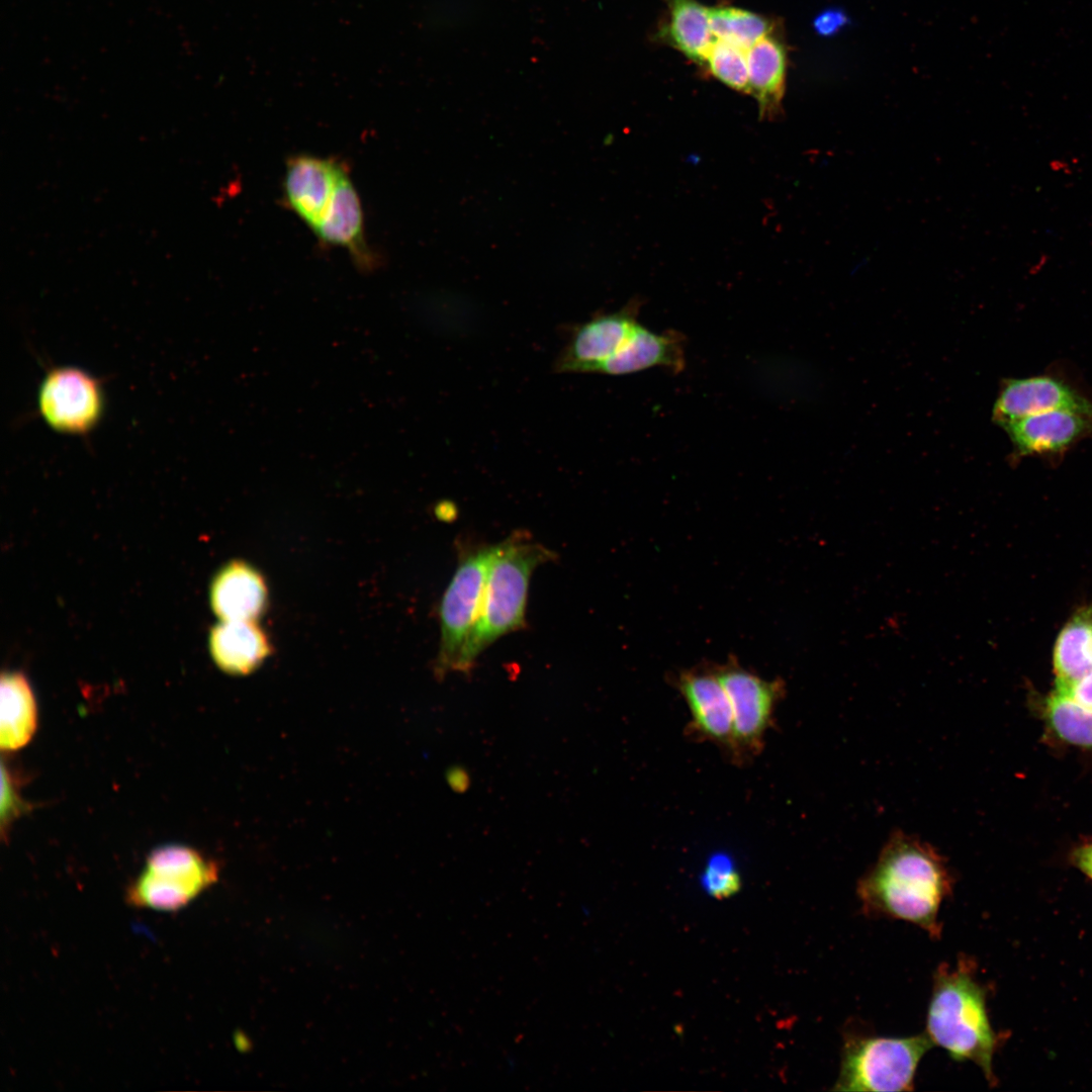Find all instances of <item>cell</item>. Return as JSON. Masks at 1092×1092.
Listing matches in <instances>:
<instances>
[{
  "mask_svg": "<svg viewBox=\"0 0 1092 1092\" xmlns=\"http://www.w3.org/2000/svg\"><path fill=\"white\" fill-rule=\"evenodd\" d=\"M952 886L953 877L935 848L896 832L859 880L857 896L868 914L911 922L938 938L939 908Z\"/></svg>",
  "mask_w": 1092,
  "mask_h": 1092,
  "instance_id": "obj_1",
  "label": "cell"
},
{
  "mask_svg": "<svg viewBox=\"0 0 1092 1092\" xmlns=\"http://www.w3.org/2000/svg\"><path fill=\"white\" fill-rule=\"evenodd\" d=\"M556 555L525 532L492 546L479 614L460 655L456 671L468 674L478 656L494 641L525 626L530 578Z\"/></svg>",
  "mask_w": 1092,
  "mask_h": 1092,
  "instance_id": "obj_2",
  "label": "cell"
},
{
  "mask_svg": "<svg viewBox=\"0 0 1092 1092\" xmlns=\"http://www.w3.org/2000/svg\"><path fill=\"white\" fill-rule=\"evenodd\" d=\"M925 1033L953 1061L978 1065L994 1084L992 1060L998 1039L988 1016L986 990L969 961L961 959L953 968L942 964L936 970Z\"/></svg>",
  "mask_w": 1092,
  "mask_h": 1092,
  "instance_id": "obj_3",
  "label": "cell"
},
{
  "mask_svg": "<svg viewBox=\"0 0 1092 1092\" xmlns=\"http://www.w3.org/2000/svg\"><path fill=\"white\" fill-rule=\"evenodd\" d=\"M933 1043L909 1037L849 1036L842 1048L835 1091H911L919 1062Z\"/></svg>",
  "mask_w": 1092,
  "mask_h": 1092,
  "instance_id": "obj_4",
  "label": "cell"
},
{
  "mask_svg": "<svg viewBox=\"0 0 1092 1092\" xmlns=\"http://www.w3.org/2000/svg\"><path fill=\"white\" fill-rule=\"evenodd\" d=\"M216 863L197 850L169 844L156 848L126 891L129 905L174 911L216 882Z\"/></svg>",
  "mask_w": 1092,
  "mask_h": 1092,
  "instance_id": "obj_5",
  "label": "cell"
},
{
  "mask_svg": "<svg viewBox=\"0 0 1092 1092\" xmlns=\"http://www.w3.org/2000/svg\"><path fill=\"white\" fill-rule=\"evenodd\" d=\"M105 407L102 379L72 365L46 370L37 388L36 410L51 430L87 438L102 422Z\"/></svg>",
  "mask_w": 1092,
  "mask_h": 1092,
  "instance_id": "obj_6",
  "label": "cell"
},
{
  "mask_svg": "<svg viewBox=\"0 0 1092 1092\" xmlns=\"http://www.w3.org/2000/svg\"><path fill=\"white\" fill-rule=\"evenodd\" d=\"M491 553L492 546L466 551L443 595L439 610L441 640L434 668L439 679L456 671L479 614Z\"/></svg>",
  "mask_w": 1092,
  "mask_h": 1092,
  "instance_id": "obj_7",
  "label": "cell"
},
{
  "mask_svg": "<svg viewBox=\"0 0 1092 1092\" xmlns=\"http://www.w3.org/2000/svg\"><path fill=\"white\" fill-rule=\"evenodd\" d=\"M714 671L730 702L735 763L740 764L762 751L765 735L775 721L777 705L785 696V681L764 679L736 661L719 665Z\"/></svg>",
  "mask_w": 1092,
  "mask_h": 1092,
  "instance_id": "obj_8",
  "label": "cell"
},
{
  "mask_svg": "<svg viewBox=\"0 0 1092 1092\" xmlns=\"http://www.w3.org/2000/svg\"><path fill=\"white\" fill-rule=\"evenodd\" d=\"M1012 444V456L1059 461L1070 449L1092 436V410L1064 408L1030 415L1002 427Z\"/></svg>",
  "mask_w": 1092,
  "mask_h": 1092,
  "instance_id": "obj_9",
  "label": "cell"
},
{
  "mask_svg": "<svg viewBox=\"0 0 1092 1092\" xmlns=\"http://www.w3.org/2000/svg\"><path fill=\"white\" fill-rule=\"evenodd\" d=\"M675 687L690 711L688 736L712 742L735 763L731 706L714 669L681 671L675 679Z\"/></svg>",
  "mask_w": 1092,
  "mask_h": 1092,
  "instance_id": "obj_10",
  "label": "cell"
},
{
  "mask_svg": "<svg viewBox=\"0 0 1092 1092\" xmlns=\"http://www.w3.org/2000/svg\"><path fill=\"white\" fill-rule=\"evenodd\" d=\"M1092 410V398L1058 372L1008 378L1002 382L992 419L1000 427L1039 413Z\"/></svg>",
  "mask_w": 1092,
  "mask_h": 1092,
  "instance_id": "obj_11",
  "label": "cell"
},
{
  "mask_svg": "<svg viewBox=\"0 0 1092 1092\" xmlns=\"http://www.w3.org/2000/svg\"><path fill=\"white\" fill-rule=\"evenodd\" d=\"M639 305L597 315L577 327L555 362L557 372H596L626 341L637 323Z\"/></svg>",
  "mask_w": 1092,
  "mask_h": 1092,
  "instance_id": "obj_12",
  "label": "cell"
},
{
  "mask_svg": "<svg viewBox=\"0 0 1092 1092\" xmlns=\"http://www.w3.org/2000/svg\"><path fill=\"white\" fill-rule=\"evenodd\" d=\"M343 168L333 159L308 154L295 155L286 161L285 202L311 231L321 221Z\"/></svg>",
  "mask_w": 1092,
  "mask_h": 1092,
  "instance_id": "obj_13",
  "label": "cell"
},
{
  "mask_svg": "<svg viewBox=\"0 0 1092 1092\" xmlns=\"http://www.w3.org/2000/svg\"><path fill=\"white\" fill-rule=\"evenodd\" d=\"M325 244L344 248L363 270H371L377 261L364 234V216L357 190L343 168L330 203L312 231Z\"/></svg>",
  "mask_w": 1092,
  "mask_h": 1092,
  "instance_id": "obj_14",
  "label": "cell"
},
{
  "mask_svg": "<svg viewBox=\"0 0 1092 1092\" xmlns=\"http://www.w3.org/2000/svg\"><path fill=\"white\" fill-rule=\"evenodd\" d=\"M685 336L675 331L654 333L637 324L623 345L596 372L625 375L660 366L680 372L685 365Z\"/></svg>",
  "mask_w": 1092,
  "mask_h": 1092,
  "instance_id": "obj_15",
  "label": "cell"
},
{
  "mask_svg": "<svg viewBox=\"0 0 1092 1092\" xmlns=\"http://www.w3.org/2000/svg\"><path fill=\"white\" fill-rule=\"evenodd\" d=\"M263 575L249 563L236 560L222 566L210 584V605L220 621H256L267 607Z\"/></svg>",
  "mask_w": 1092,
  "mask_h": 1092,
  "instance_id": "obj_16",
  "label": "cell"
},
{
  "mask_svg": "<svg viewBox=\"0 0 1092 1092\" xmlns=\"http://www.w3.org/2000/svg\"><path fill=\"white\" fill-rule=\"evenodd\" d=\"M209 650L219 669L245 675L266 660L271 646L256 621H220L210 631Z\"/></svg>",
  "mask_w": 1092,
  "mask_h": 1092,
  "instance_id": "obj_17",
  "label": "cell"
},
{
  "mask_svg": "<svg viewBox=\"0 0 1092 1092\" xmlns=\"http://www.w3.org/2000/svg\"><path fill=\"white\" fill-rule=\"evenodd\" d=\"M749 93L757 100L761 117L781 109L786 89L787 54L784 43L766 35L747 52Z\"/></svg>",
  "mask_w": 1092,
  "mask_h": 1092,
  "instance_id": "obj_18",
  "label": "cell"
},
{
  "mask_svg": "<svg viewBox=\"0 0 1092 1092\" xmlns=\"http://www.w3.org/2000/svg\"><path fill=\"white\" fill-rule=\"evenodd\" d=\"M0 745L13 751L25 746L37 727V709L32 689L21 672L1 676Z\"/></svg>",
  "mask_w": 1092,
  "mask_h": 1092,
  "instance_id": "obj_19",
  "label": "cell"
},
{
  "mask_svg": "<svg viewBox=\"0 0 1092 1092\" xmlns=\"http://www.w3.org/2000/svg\"><path fill=\"white\" fill-rule=\"evenodd\" d=\"M1055 690L1092 671V607L1082 608L1062 628L1053 651Z\"/></svg>",
  "mask_w": 1092,
  "mask_h": 1092,
  "instance_id": "obj_20",
  "label": "cell"
},
{
  "mask_svg": "<svg viewBox=\"0 0 1092 1092\" xmlns=\"http://www.w3.org/2000/svg\"><path fill=\"white\" fill-rule=\"evenodd\" d=\"M1035 704L1045 731L1054 739L1062 744L1092 748V709L1055 690Z\"/></svg>",
  "mask_w": 1092,
  "mask_h": 1092,
  "instance_id": "obj_21",
  "label": "cell"
},
{
  "mask_svg": "<svg viewBox=\"0 0 1092 1092\" xmlns=\"http://www.w3.org/2000/svg\"><path fill=\"white\" fill-rule=\"evenodd\" d=\"M669 18L667 39L687 57L703 62L715 37L710 25V9L697 0H665Z\"/></svg>",
  "mask_w": 1092,
  "mask_h": 1092,
  "instance_id": "obj_22",
  "label": "cell"
},
{
  "mask_svg": "<svg viewBox=\"0 0 1092 1092\" xmlns=\"http://www.w3.org/2000/svg\"><path fill=\"white\" fill-rule=\"evenodd\" d=\"M710 25L715 39L744 51H748L771 31V24L766 18L733 7L710 9Z\"/></svg>",
  "mask_w": 1092,
  "mask_h": 1092,
  "instance_id": "obj_23",
  "label": "cell"
},
{
  "mask_svg": "<svg viewBox=\"0 0 1092 1092\" xmlns=\"http://www.w3.org/2000/svg\"><path fill=\"white\" fill-rule=\"evenodd\" d=\"M747 51L715 39L704 63L719 81L743 93H749Z\"/></svg>",
  "mask_w": 1092,
  "mask_h": 1092,
  "instance_id": "obj_24",
  "label": "cell"
},
{
  "mask_svg": "<svg viewBox=\"0 0 1092 1092\" xmlns=\"http://www.w3.org/2000/svg\"><path fill=\"white\" fill-rule=\"evenodd\" d=\"M706 889L715 898H725L734 894L740 887L739 876L726 861H712L705 871Z\"/></svg>",
  "mask_w": 1092,
  "mask_h": 1092,
  "instance_id": "obj_25",
  "label": "cell"
},
{
  "mask_svg": "<svg viewBox=\"0 0 1092 1092\" xmlns=\"http://www.w3.org/2000/svg\"><path fill=\"white\" fill-rule=\"evenodd\" d=\"M1078 704L1092 709V671L1083 675L1063 690H1055Z\"/></svg>",
  "mask_w": 1092,
  "mask_h": 1092,
  "instance_id": "obj_26",
  "label": "cell"
},
{
  "mask_svg": "<svg viewBox=\"0 0 1092 1092\" xmlns=\"http://www.w3.org/2000/svg\"><path fill=\"white\" fill-rule=\"evenodd\" d=\"M1069 857L1071 863L1092 881V842L1075 846Z\"/></svg>",
  "mask_w": 1092,
  "mask_h": 1092,
  "instance_id": "obj_27",
  "label": "cell"
},
{
  "mask_svg": "<svg viewBox=\"0 0 1092 1092\" xmlns=\"http://www.w3.org/2000/svg\"><path fill=\"white\" fill-rule=\"evenodd\" d=\"M844 22L845 17L841 12L835 10H828L824 11L816 17L814 21V26L817 32L827 35L839 29Z\"/></svg>",
  "mask_w": 1092,
  "mask_h": 1092,
  "instance_id": "obj_28",
  "label": "cell"
},
{
  "mask_svg": "<svg viewBox=\"0 0 1092 1092\" xmlns=\"http://www.w3.org/2000/svg\"><path fill=\"white\" fill-rule=\"evenodd\" d=\"M446 782L455 793H464L470 786L468 770L461 765H453L446 772Z\"/></svg>",
  "mask_w": 1092,
  "mask_h": 1092,
  "instance_id": "obj_29",
  "label": "cell"
}]
</instances>
